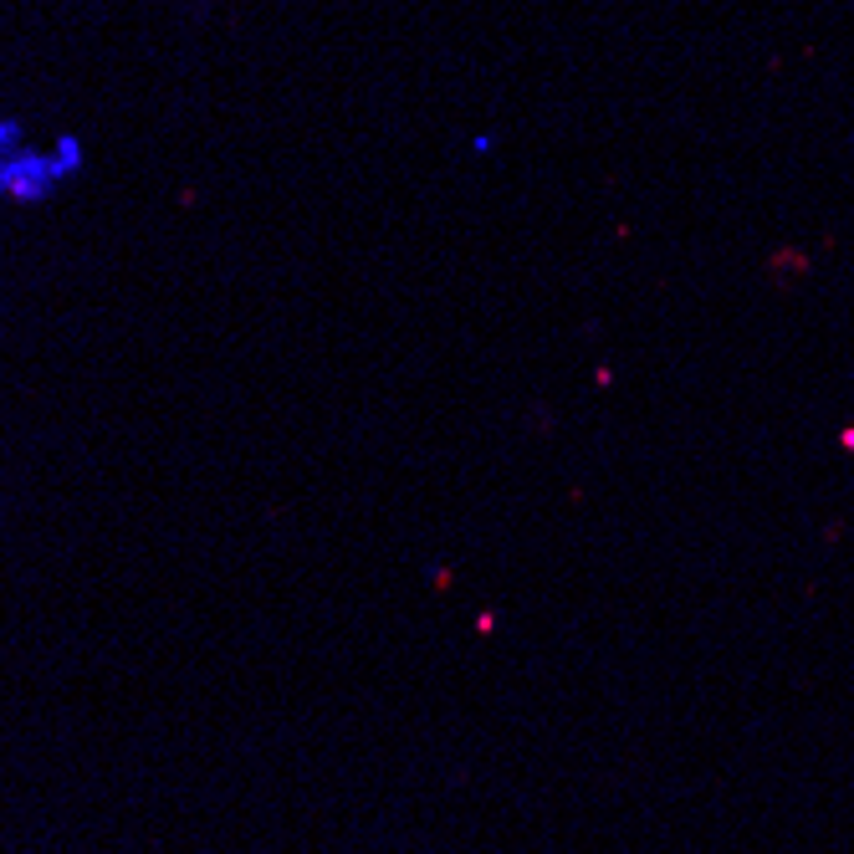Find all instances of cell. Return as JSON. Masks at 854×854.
<instances>
[{
    "label": "cell",
    "mask_w": 854,
    "mask_h": 854,
    "mask_svg": "<svg viewBox=\"0 0 854 854\" xmlns=\"http://www.w3.org/2000/svg\"><path fill=\"white\" fill-rule=\"evenodd\" d=\"M844 445H849V451H854V425H849V430H844Z\"/></svg>",
    "instance_id": "6da1fadb"
}]
</instances>
